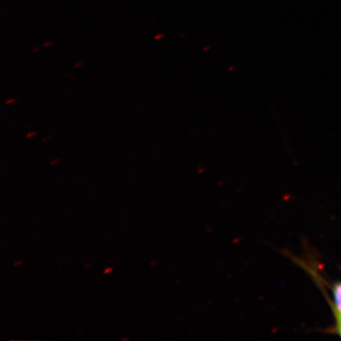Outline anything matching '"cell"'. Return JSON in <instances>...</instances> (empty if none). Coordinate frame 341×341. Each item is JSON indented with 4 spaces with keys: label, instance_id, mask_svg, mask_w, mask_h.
Returning a JSON list of instances; mask_svg holds the SVG:
<instances>
[{
    "label": "cell",
    "instance_id": "1",
    "mask_svg": "<svg viewBox=\"0 0 341 341\" xmlns=\"http://www.w3.org/2000/svg\"><path fill=\"white\" fill-rule=\"evenodd\" d=\"M332 292H333L334 302L331 301L329 298H327V299L329 301L333 314L341 316V282H336L334 283L332 287Z\"/></svg>",
    "mask_w": 341,
    "mask_h": 341
},
{
    "label": "cell",
    "instance_id": "2",
    "mask_svg": "<svg viewBox=\"0 0 341 341\" xmlns=\"http://www.w3.org/2000/svg\"><path fill=\"white\" fill-rule=\"evenodd\" d=\"M335 317V325L333 328V333L336 334L341 338V316L334 314Z\"/></svg>",
    "mask_w": 341,
    "mask_h": 341
},
{
    "label": "cell",
    "instance_id": "3",
    "mask_svg": "<svg viewBox=\"0 0 341 341\" xmlns=\"http://www.w3.org/2000/svg\"><path fill=\"white\" fill-rule=\"evenodd\" d=\"M113 270V267H106L103 271V274H109Z\"/></svg>",
    "mask_w": 341,
    "mask_h": 341
}]
</instances>
